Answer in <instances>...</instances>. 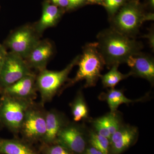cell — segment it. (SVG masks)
I'll list each match as a JSON object with an SVG mask.
<instances>
[{
	"label": "cell",
	"mask_w": 154,
	"mask_h": 154,
	"mask_svg": "<svg viewBox=\"0 0 154 154\" xmlns=\"http://www.w3.org/2000/svg\"><path fill=\"white\" fill-rule=\"evenodd\" d=\"M87 2L92 4H96L104 6V0H86Z\"/></svg>",
	"instance_id": "f1b7e54d"
},
{
	"label": "cell",
	"mask_w": 154,
	"mask_h": 154,
	"mask_svg": "<svg viewBox=\"0 0 154 154\" xmlns=\"http://www.w3.org/2000/svg\"><path fill=\"white\" fill-rule=\"evenodd\" d=\"M54 51V46L51 42L47 39L40 40L25 60L30 69L40 72L46 69Z\"/></svg>",
	"instance_id": "4fadbf2b"
},
{
	"label": "cell",
	"mask_w": 154,
	"mask_h": 154,
	"mask_svg": "<svg viewBox=\"0 0 154 154\" xmlns=\"http://www.w3.org/2000/svg\"><path fill=\"white\" fill-rule=\"evenodd\" d=\"M86 2V0H68L69 5L66 10H72L76 9L84 5Z\"/></svg>",
	"instance_id": "cb8c5ba5"
},
{
	"label": "cell",
	"mask_w": 154,
	"mask_h": 154,
	"mask_svg": "<svg viewBox=\"0 0 154 154\" xmlns=\"http://www.w3.org/2000/svg\"><path fill=\"white\" fill-rule=\"evenodd\" d=\"M97 38L98 49L108 68L126 63L130 56L141 52L143 48L141 42L110 28L98 33Z\"/></svg>",
	"instance_id": "6da1fadb"
},
{
	"label": "cell",
	"mask_w": 154,
	"mask_h": 154,
	"mask_svg": "<svg viewBox=\"0 0 154 154\" xmlns=\"http://www.w3.org/2000/svg\"><path fill=\"white\" fill-rule=\"evenodd\" d=\"M77 65L79 66V69L76 74L69 82L66 87L84 80L85 81V88L96 86L101 76V72L105 65L96 42L88 43L85 45Z\"/></svg>",
	"instance_id": "3957f363"
},
{
	"label": "cell",
	"mask_w": 154,
	"mask_h": 154,
	"mask_svg": "<svg viewBox=\"0 0 154 154\" xmlns=\"http://www.w3.org/2000/svg\"><path fill=\"white\" fill-rule=\"evenodd\" d=\"M70 105L73 118L75 122H78L88 118V106L81 91L78 92Z\"/></svg>",
	"instance_id": "d6986e66"
},
{
	"label": "cell",
	"mask_w": 154,
	"mask_h": 154,
	"mask_svg": "<svg viewBox=\"0 0 154 154\" xmlns=\"http://www.w3.org/2000/svg\"><path fill=\"white\" fill-rule=\"evenodd\" d=\"M8 53L5 45L0 44V72L5 60Z\"/></svg>",
	"instance_id": "d4e9b609"
},
{
	"label": "cell",
	"mask_w": 154,
	"mask_h": 154,
	"mask_svg": "<svg viewBox=\"0 0 154 154\" xmlns=\"http://www.w3.org/2000/svg\"><path fill=\"white\" fill-rule=\"evenodd\" d=\"M36 75L32 73L2 90L3 95L33 102L36 96Z\"/></svg>",
	"instance_id": "7c38bea8"
},
{
	"label": "cell",
	"mask_w": 154,
	"mask_h": 154,
	"mask_svg": "<svg viewBox=\"0 0 154 154\" xmlns=\"http://www.w3.org/2000/svg\"><path fill=\"white\" fill-rule=\"evenodd\" d=\"M32 73L24 59L8 52L0 72V89L2 91Z\"/></svg>",
	"instance_id": "9c48e42d"
},
{
	"label": "cell",
	"mask_w": 154,
	"mask_h": 154,
	"mask_svg": "<svg viewBox=\"0 0 154 154\" xmlns=\"http://www.w3.org/2000/svg\"><path fill=\"white\" fill-rule=\"evenodd\" d=\"M0 154H41L31 144L17 138H0Z\"/></svg>",
	"instance_id": "e0dca14e"
},
{
	"label": "cell",
	"mask_w": 154,
	"mask_h": 154,
	"mask_svg": "<svg viewBox=\"0 0 154 154\" xmlns=\"http://www.w3.org/2000/svg\"><path fill=\"white\" fill-rule=\"evenodd\" d=\"M83 154H103L101 152L89 145Z\"/></svg>",
	"instance_id": "83f0119b"
},
{
	"label": "cell",
	"mask_w": 154,
	"mask_h": 154,
	"mask_svg": "<svg viewBox=\"0 0 154 154\" xmlns=\"http://www.w3.org/2000/svg\"><path fill=\"white\" fill-rule=\"evenodd\" d=\"M119 64H115L111 67L110 70L104 75H101L100 78L102 80L104 88H114L120 81L131 76L130 73L123 74L118 70Z\"/></svg>",
	"instance_id": "ffe728a7"
},
{
	"label": "cell",
	"mask_w": 154,
	"mask_h": 154,
	"mask_svg": "<svg viewBox=\"0 0 154 154\" xmlns=\"http://www.w3.org/2000/svg\"><path fill=\"white\" fill-rule=\"evenodd\" d=\"M45 120L46 132L41 143H54L60 131L69 122L63 113L54 109L46 110Z\"/></svg>",
	"instance_id": "5bb4252c"
},
{
	"label": "cell",
	"mask_w": 154,
	"mask_h": 154,
	"mask_svg": "<svg viewBox=\"0 0 154 154\" xmlns=\"http://www.w3.org/2000/svg\"><path fill=\"white\" fill-rule=\"evenodd\" d=\"M100 97L101 100H105L107 102L110 112L117 111V108L121 104H129L132 102H141L145 99L144 98L136 100L128 99L125 96L122 90H116L114 88H112L106 93L102 94Z\"/></svg>",
	"instance_id": "ac0fdd59"
},
{
	"label": "cell",
	"mask_w": 154,
	"mask_h": 154,
	"mask_svg": "<svg viewBox=\"0 0 154 154\" xmlns=\"http://www.w3.org/2000/svg\"><path fill=\"white\" fill-rule=\"evenodd\" d=\"M63 14L62 9L45 1L43 4L41 18L33 25L36 32L40 35L47 28L55 26Z\"/></svg>",
	"instance_id": "2e32d148"
},
{
	"label": "cell",
	"mask_w": 154,
	"mask_h": 154,
	"mask_svg": "<svg viewBox=\"0 0 154 154\" xmlns=\"http://www.w3.org/2000/svg\"><path fill=\"white\" fill-rule=\"evenodd\" d=\"M33 103L28 108L20 128L22 139L28 143L42 142L46 132V111Z\"/></svg>",
	"instance_id": "8992f818"
},
{
	"label": "cell",
	"mask_w": 154,
	"mask_h": 154,
	"mask_svg": "<svg viewBox=\"0 0 154 154\" xmlns=\"http://www.w3.org/2000/svg\"><path fill=\"white\" fill-rule=\"evenodd\" d=\"M154 30L152 29L150 30L149 32L147 35L145 36V38H148L149 41V44L152 48H154Z\"/></svg>",
	"instance_id": "4316f807"
},
{
	"label": "cell",
	"mask_w": 154,
	"mask_h": 154,
	"mask_svg": "<svg viewBox=\"0 0 154 154\" xmlns=\"http://www.w3.org/2000/svg\"><path fill=\"white\" fill-rule=\"evenodd\" d=\"M95 132L110 140L112 134L122 126L121 120L117 111L110 112L92 121Z\"/></svg>",
	"instance_id": "9a60e30c"
},
{
	"label": "cell",
	"mask_w": 154,
	"mask_h": 154,
	"mask_svg": "<svg viewBox=\"0 0 154 154\" xmlns=\"http://www.w3.org/2000/svg\"><path fill=\"white\" fill-rule=\"evenodd\" d=\"M154 19L153 14H146L138 0L125 3L112 18L110 28L125 36L134 38L144 22Z\"/></svg>",
	"instance_id": "7a4b0ae2"
},
{
	"label": "cell",
	"mask_w": 154,
	"mask_h": 154,
	"mask_svg": "<svg viewBox=\"0 0 154 154\" xmlns=\"http://www.w3.org/2000/svg\"><path fill=\"white\" fill-rule=\"evenodd\" d=\"M89 143L103 154H110L109 140L94 131H89Z\"/></svg>",
	"instance_id": "44dd1931"
},
{
	"label": "cell",
	"mask_w": 154,
	"mask_h": 154,
	"mask_svg": "<svg viewBox=\"0 0 154 154\" xmlns=\"http://www.w3.org/2000/svg\"><path fill=\"white\" fill-rule=\"evenodd\" d=\"M125 3L126 0H104V6L111 18Z\"/></svg>",
	"instance_id": "603a6c76"
},
{
	"label": "cell",
	"mask_w": 154,
	"mask_h": 154,
	"mask_svg": "<svg viewBox=\"0 0 154 154\" xmlns=\"http://www.w3.org/2000/svg\"><path fill=\"white\" fill-rule=\"evenodd\" d=\"M50 2L52 3L54 5L57 6L60 8H66L67 9L68 6V0H49Z\"/></svg>",
	"instance_id": "484cf974"
},
{
	"label": "cell",
	"mask_w": 154,
	"mask_h": 154,
	"mask_svg": "<svg viewBox=\"0 0 154 154\" xmlns=\"http://www.w3.org/2000/svg\"><path fill=\"white\" fill-rule=\"evenodd\" d=\"M39 36L34 26L23 25L9 35L5 41V46L25 60L40 40Z\"/></svg>",
	"instance_id": "52a82bcc"
},
{
	"label": "cell",
	"mask_w": 154,
	"mask_h": 154,
	"mask_svg": "<svg viewBox=\"0 0 154 154\" xmlns=\"http://www.w3.org/2000/svg\"><path fill=\"white\" fill-rule=\"evenodd\" d=\"M38 150L41 154H73L65 147L57 142L41 143Z\"/></svg>",
	"instance_id": "7402d4cb"
},
{
	"label": "cell",
	"mask_w": 154,
	"mask_h": 154,
	"mask_svg": "<svg viewBox=\"0 0 154 154\" xmlns=\"http://www.w3.org/2000/svg\"><path fill=\"white\" fill-rule=\"evenodd\" d=\"M126 63L131 68V76L143 78L153 85L154 60L152 56L140 52L130 56Z\"/></svg>",
	"instance_id": "30bf717a"
},
{
	"label": "cell",
	"mask_w": 154,
	"mask_h": 154,
	"mask_svg": "<svg viewBox=\"0 0 154 154\" xmlns=\"http://www.w3.org/2000/svg\"><path fill=\"white\" fill-rule=\"evenodd\" d=\"M79 55L75 58L62 70L50 71L45 69L36 76V85L41 98L40 105H43L50 102L58 93L64 84L68 80L72 69L77 64Z\"/></svg>",
	"instance_id": "277c9868"
},
{
	"label": "cell",
	"mask_w": 154,
	"mask_h": 154,
	"mask_svg": "<svg viewBox=\"0 0 154 154\" xmlns=\"http://www.w3.org/2000/svg\"><path fill=\"white\" fill-rule=\"evenodd\" d=\"M138 131L135 127L122 125L110 139V154H121L136 142Z\"/></svg>",
	"instance_id": "8fae6325"
},
{
	"label": "cell",
	"mask_w": 154,
	"mask_h": 154,
	"mask_svg": "<svg viewBox=\"0 0 154 154\" xmlns=\"http://www.w3.org/2000/svg\"><path fill=\"white\" fill-rule=\"evenodd\" d=\"M73 154H83L89 143V131L84 126L69 122L58 135L56 142Z\"/></svg>",
	"instance_id": "ba28073f"
},
{
	"label": "cell",
	"mask_w": 154,
	"mask_h": 154,
	"mask_svg": "<svg viewBox=\"0 0 154 154\" xmlns=\"http://www.w3.org/2000/svg\"><path fill=\"white\" fill-rule=\"evenodd\" d=\"M33 103V102L3 94L0 99V123L17 135L26 112Z\"/></svg>",
	"instance_id": "5b68a950"
}]
</instances>
